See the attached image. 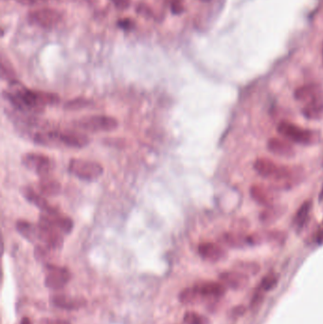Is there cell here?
<instances>
[{
	"label": "cell",
	"mask_w": 323,
	"mask_h": 324,
	"mask_svg": "<svg viewBox=\"0 0 323 324\" xmlns=\"http://www.w3.org/2000/svg\"><path fill=\"white\" fill-rule=\"evenodd\" d=\"M22 195L24 196L25 198L28 201L31 203L32 205L36 206L37 208H40L43 213H56L58 212L57 208L50 206L49 202L47 201L46 197L42 196L40 193H36L33 189H31L30 187H25L22 190Z\"/></svg>",
	"instance_id": "17"
},
{
	"label": "cell",
	"mask_w": 323,
	"mask_h": 324,
	"mask_svg": "<svg viewBox=\"0 0 323 324\" xmlns=\"http://www.w3.org/2000/svg\"><path fill=\"white\" fill-rule=\"evenodd\" d=\"M183 321L185 324H211L207 317L193 311L185 313Z\"/></svg>",
	"instance_id": "30"
},
{
	"label": "cell",
	"mask_w": 323,
	"mask_h": 324,
	"mask_svg": "<svg viewBox=\"0 0 323 324\" xmlns=\"http://www.w3.org/2000/svg\"><path fill=\"white\" fill-rule=\"evenodd\" d=\"M319 200H320V201L323 200V185L322 188H321V190H320V193H319Z\"/></svg>",
	"instance_id": "42"
},
{
	"label": "cell",
	"mask_w": 323,
	"mask_h": 324,
	"mask_svg": "<svg viewBox=\"0 0 323 324\" xmlns=\"http://www.w3.org/2000/svg\"><path fill=\"white\" fill-rule=\"evenodd\" d=\"M86 1H88L89 3H94V2H96L97 0H86Z\"/></svg>",
	"instance_id": "43"
},
{
	"label": "cell",
	"mask_w": 323,
	"mask_h": 324,
	"mask_svg": "<svg viewBox=\"0 0 323 324\" xmlns=\"http://www.w3.org/2000/svg\"><path fill=\"white\" fill-rule=\"evenodd\" d=\"M39 193L44 196H58L61 192V184L54 178L45 177L41 178L38 185Z\"/></svg>",
	"instance_id": "21"
},
{
	"label": "cell",
	"mask_w": 323,
	"mask_h": 324,
	"mask_svg": "<svg viewBox=\"0 0 323 324\" xmlns=\"http://www.w3.org/2000/svg\"><path fill=\"white\" fill-rule=\"evenodd\" d=\"M250 196L257 204L262 207H269L277 204L279 199L278 192L271 186L255 184L250 188Z\"/></svg>",
	"instance_id": "9"
},
{
	"label": "cell",
	"mask_w": 323,
	"mask_h": 324,
	"mask_svg": "<svg viewBox=\"0 0 323 324\" xmlns=\"http://www.w3.org/2000/svg\"><path fill=\"white\" fill-rule=\"evenodd\" d=\"M178 298H179L180 302L183 303V304H186V306L195 304V303H198V302H200L203 300L201 296L195 290V288L194 287L185 288L184 290L180 292Z\"/></svg>",
	"instance_id": "25"
},
{
	"label": "cell",
	"mask_w": 323,
	"mask_h": 324,
	"mask_svg": "<svg viewBox=\"0 0 323 324\" xmlns=\"http://www.w3.org/2000/svg\"><path fill=\"white\" fill-rule=\"evenodd\" d=\"M29 22L43 29H51L59 24L62 20V13L54 9L41 8L28 13Z\"/></svg>",
	"instance_id": "6"
},
{
	"label": "cell",
	"mask_w": 323,
	"mask_h": 324,
	"mask_svg": "<svg viewBox=\"0 0 323 324\" xmlns=\"http://www.w3.org/2000/svg\"><path fill=\"white\" fill-rule=\"evenodd\" d=\"M22 164L30 170L36 171L41 178L49 177L52 169V161L43 154H26L22 157Z\"/></svg>",
	"instance_id": "8"
},
{
	"label": "cell",
	"mask_w": 323,
	"mask_h": 324,
	"mask_svg": "<svg viewBox=\"0 0 323 324\" xmlns=\"http://www.w3.org/2000/svg\"><path fill=\"white\" fill-rule=\"evenodd\" d=\"M50 303L56 308L73 311L86 307L87 300L80 296L73 297L66 294H55L50 297Z\"/></svg>",
	"instance_id": "12"
},
{
	"label": "cell",
	"mask_w": 323,
	"mask_h": 324,
	"mask_svg": "<svg viewBox=\"0 0 323 324\" xmlns=\"http://www.w3.org/2000/svg\"><path fill=\"white\" fill-rule=\"evenodd\" d=\"M284 212H286V208L283 206L275 204V205L263 208L260 213L259 219L263 224H271L280 218L282 214H284Z\"/></svg>",
	"instance_id": "23"
},
{
	"label": "cell",
	"mask_w": 323,
	"mask_h": 324,
	"mask_svg": "<svg viewBox=\"0 0 323 324\" xmlns=\"http://www.w3.org/2000/svg\"><path fill=\"white\" fill-rule=\"evenodd\" d=\"M219 280L226 288L235 291L244 290L250 284L249 275L240 270L224 271L219 275Z\"/></svg>",
	"instance_id": "11"
},
{
	"label": "cell",
	"mask_w": 323,
	"mask_h": 324,
	"mask_svg": "<svg viewBox=\"0 0 323 324\" xmlns=\"http://www.w3.org/2000/svg\"><path fill=\"white\" fill-rule=\"evenodd\" d=\"M16 230L25 239L29 240L30 242L39 240L38 225H33L28 221L19 220L16 223Z\"/></svg>",
	"instance_id": "24"
},
{
	"label": "cell",
	"mask_w": 323,
	"mask_h": 324,
	"mask_svg": "<svg viewBox=\"0 0 323 324\" xmlns=\"http://www.w3.org/2000/svg\"><path fill=\"white\" fill-rule=\"evenodd\" d=\"M119 123L115 118L104 115L86 117L75 122L76 127L91 132L111 131L116 129Z\"/></svg>",
	"instance_id": "5"
},
{
	"label": "cell",
	"mask_w": 323,
	"mask_h": 324,
	"mask_svg": "<svg viewBox=\"0 0 323 324\" xmlns=\"http://www.w3.org/2000/svg\"><path fill=\"white\" fill-rule=\"evenodd\" d=\"M278 282H279V276L276 273H269L262 278V281H260L256 289L265 294L269 291L273 290L277 287Z\"/></svg>",
	"instance_id": "26"
},
{
	"label": "cell",
	"mask_w": 323,
	"mask_h": 324,
	"mask_svg": "<svg viewBox=\"0 0 323 324\" xmlns=\"http://www.w3.org/2000/svg\"><path fill=\"white\" fill-rule=\"evenodd\" d=\"M20 5L23 6H36L48 2L49 0H15Z\"/></svg>",
	"instance_id": "37"
},
{
	"label": "cell",
	"mask_w": 323,
	"mask_h": 324,
	"mask_svg": "<svg viewBox=\"0 0 323 324\" xmlns=\"http://www.w3.org/2000/svg\"><path fill=\"white\" fill-rule=\"evenodd\" d=\"M171 11L176 15H180L185 11L183 0H169Z\"/></svg>",
	"instance_id": "33"
},
{
	"label": "cell",
	"mask_w": 323,
	"mask_h": 324,
	"mask_svg": "<svg viewBox=\"0 0 323 324\" xmlns=\"http://www.w3.org/2000/svg\"><path fill=\"white\" fill-rule=\"evenodd\" d=\"M321 55H322V60H323V43H322V48H321Z\"/></svg>",
	"instance_id": "45"
},
{
	"label": "cell",
	"mask_w": 323,
	"mask_h": 324,
	"mask_svg": "<svg viewBox=\"0 0 323 324\" xmlns=\"http://www.w3.org/2000/svg\"><path fill=\"white\" fill-rule=\"evenodd\" d=\"M1 77L2 79L7 80L9 82L15 81V71L12 68V66L9 60L4 58V56L1 57Z\"/></svg>",
	"instance_id": "29"
},
{
	"label": "cell",
	"mask_w": 323,
	"mask_h": 324,
	"mask_svg": "<svg viewBox=\"0 0 323 324\" xmlns=\"http://www.w3.org/2000/svg\"><path fill=\"white\" fill-rule=\"evenodd\" d=\"M316 242L318 245H323V226L317 232Z\"/></svg>",
	"instance_id": "40"
},
{
	"label": "cell",
	"mask_w": 323,
	"mask_h": 324,
	"mask_svg": "<svg viewBox=\"0 0 323 324\" xmlns=\"http://www.w3.org/2000/svg\"><path fill=\"white\" fill-rule=\"evenodd\" d=\"M221 241L223 244L232 247V249H243L249 244V235L244 234L243 232L234 231L231 233H226L222 236Z\"/></svg>",
	"instance_id": "19"
},
{
	"label": "cell",
	"mask_w": 323,
	"mask_h": 324,
	"mask_svg": "<svg viewBox=\"0 0 323 324\" xmlns=\"http://www.w3.org/2000/svg\"><path fill=\"white\" fill-rule=\"evenodd\" d=\"M235 268L237 269V270H240L248 275H250V274L256 275L261 269L258 263H253V262H239L235 265Z\"/></svg>",
	"instance_id": "31"
},
{
	"label": "cell",
	"mask_w": 323,
	"mask_h": 324,
	"mask_svg": "<svg viewBox=\"0 0 323 324\" xmlns=\"http://www.w3.org/2000/svg\"><path fill=\"white\" fill-rule=\"evenodd\" d=\"M253 167L260 177L265 178L271 182L279 175L281 165L276 163L271 159L261 158L255 160Z\"/></svg>",
	"instance_id": "15"
},
{
	"label": "cell",
	"mask_w": 323,
	"mask_h": 324,
	"mask_svg": "<svg viewBox=\"0 0 323 324\" xmlns=\"http://www.w3.org/2000/svg\"><path fill=\"white\" fill-rule=\"evenodd\" d=\"M59 142L65 146L84 148L89 143V139L79 132H59Z\"/></svg>",
	"instance_id": "18"
},
{
	"label": "cell",
	"mask_w": 323,
	"mask_h": 324,
	"mask_svg": "<svg viewBox=\"0 0 323 324\" xmlns=\"http://www.w3.org/2000/svg\"><path fill=\"white\" fill-rule=\"evenodd\" d=\"M312 211V202L305 201V203L301 204V206L299 207V209L297 211V213L295 214L294 218H293L292 225L297 231L302 230V227L305 226V224L307 223V221L310 217Z\"/></svg>",
	"instance_id": "22"
},
{
	"label": "cell",
	"mask_w": 323,
	"mask_h": 324,
	"mask_svg": "<svg viewBox=\"0 0 323 324\" xmlns=\"http://www.w3.org/2000/svg\"><path fill=\"white\" fill-rule=\"evenodd\" d=\"M20 324H32V322H31V319L28 318V317H24V318H22V319H21Z\"/></svg>",
	"instance_id": "41"
},
{
	"label": "cell",
	"mask_w": 323,
	"mask_h": 324,
	"mask_svg": "<svg viewBox=\"0 0 323 324\" xmlns=\"http://www.w3.org/2000/svg\"><path fill=\"white\" fill-rule=\"evenodd\" d=\"M198 253L202 259L211 263L219 262L226 257L225 249L213 242H205L198 245Z\"/></svg>",
	"instance_id": "14"
},
{
	"label": "cell",
	"mask_w": 323,
	"mask_h": 324,
	"mask_svg": "<svg viewBox=\"0 0 323 324\" xmlns=\"http://www.w3.org/2000/svg\"><path fill=\"white\" fill-rule=\"evenodd\" d=\"M112 2L119 10H126L131 5V0H112Z\"/></svg>",
	"instance_id": "39"
},
{
	"label": "cell",
	"mask_w": 323,
	"mask_h": 324,
	"mask_svg": "<svg viewBox=\"0 0 323 324\" xmlns=\"http://www.w3.org/2000/svg\"><path fill=\"white\" fill-rule=\"evenodd\" d=\"M91 104V100L84 98V97H79V98H75L73 100L68 101L67 104L64 105V108L70 111L80 110L82 108H86V107L90 106Z\"/></svg>",
	"instance_id": "28"
},
{
	"label": "cell",
	"mask_w": 323,
	"mask_h": 324,
	"mask_svg": "<svg viewBox=\"0 0 323 324\" xmlns=\"http://www.w3.org/2000/svg\"><path fill=\"white\" fill-rule=\"evenodd\" d=\"M39 324H71L69 321L65 319H57V318H42Z\"/></svg>",
	"instance_id": "38"
},
{
	"label": "cell",
	"mask_w": 323,
	"mask_h": 324,
	"mask_svg": "<svg viewBox=\"0 0 323 324\" xmlns=\"http://www.w3.org/2000/svg\"><path fill=\"white\" fill-rule=\"evenodd\" d=\"M136 11L138 12L140 15L144 16L146 18H149V17H152L153 16V11L151 7L147 5L145 3H140L138 7L136 8Z\"/></svg>",
	"instance_id": "36"
},
{
	"label": "cell",
	"mask_w": 323,
	"mask_h": 324,
	"mask_svg": "<svg viewBox=\"0 0 323 324\" xmlns=\"http://www.w3.org/2000/svg\"><path fill=\"white\" fill-rule=\"evenodd\" d=\"M200 1H202V2H210L211 0H200Z\"/></svg>",
	"instance_id": "44"
},
{
	"label": "cell",
	"mask_w": 323,
	"mask_h": 324,
	"mask_svg": "<svg viewBox=\"0 0 323 324\" xmlns=\"http://www.w3.org/2000/svg\"><path fill=\"white\" fill-rule=\"evenodd\" d=\"M68 171L76 178L93 181L104 174V168L101 164L86 159H74L70 160Z\"/></svg>",
	"instance_id": "3"
},
{
	"label": "cell",
	"mask_w": 323,
	"mask_h": 324,
	"mask_svg": "<svg viewBox=\"0 0 323 324\" xmlns=\"http://www.w3.org/2000/svg\"><path fill=\"white\" fill-rule=\"evenodd\" d=\"M36 93L37 101L40 104L41 107H45L48 105H55V104H59L60 102V97L55 94V93H50V92L37 91Z\"/></svg>",
	"instance_id": "27"
},
{
	"label": "cell",
	"mask_w": 323,
	"mask_h": 324,
	"mask_svg": "<svg viewBox=\"0 0 323 324\" xmlns=\"http://www.w3.org/2000/svg\"><path fill=\"white\" fill-rule=\"evenodd\" d=\"M278 132L282 138L300 145H314L320 141L318 131L303 128L290 122H281L278 125Z\"/></svg>",
	"instance_id": "1"
},
{
	"label": "cell",
	"mask_w": 323,
	"mask_h": 324,
	"mask_svg": "<svg viewBox=\"0 0 323 324\" xmlns=\"http://www.w3.org/2000/svg\"><path fill=\"white\" fill-rule=\"evenodd\" d=\"M194 288L201 296L202 299L218 300L226 292V287L221 281H201L196 282Z\"/></svg>",
	"instance_id": "10"
},
{
	"label": "cell",
	"mask_w": 323,
	"mask_h": 324,
	"mask_svg": "<svg viewBox=\"0 0 323 324\" xmlns=\"http://www.w3.org/2000/svg\"><path fill=\"white\" fill-rule=\"evenodd\" d=\"M52 251L53 250H51L48 245H44V244L43 245H38L34 249V256H35L37 261L47 263L50 258Z\"/></svg>",
	"instance_id": "32"
},
{
	"label": "cell",
	"mask_w": 323,
	"mask_h": 324,
	"mask_svg": "<svg viewBox=\"0 0 323 324\" xmlns=\"http://www.w3.org/2000/svg\"><path fill=\"white\" fill-rule=\"evenodd\" d=\"M47 269L49 273L45 278V287L49 289L60 290L65 288L71 279L70 272L65 268L47 263Z\"/></svg>",
	"instance_id": "7"
},
{
	"label": "cell",
	"mask_w": 323,
	"mask_h": 324,
	"mask_svg": "<svg viewBox=\"0 0 323 324\" xmlns=\"http://www.w3.org/2000/svg\"><path fill=\"white\" fill-rule=\"evenodd\" d=\"M118 26L123 31H133L136 28V23L133 19L126 17V18L120 19L118 21Z\"/></svg>",
	"instance_id": "34"
},
{
	"label": "cell",
	"mask_w": 323,
	"mask_h": 324,
	"mask_svg": "<svg viewBox=\"0 0 323 324\" xmlns=\"http://www.w3.org/2000/svg\"><path fill=\"white\" fill-rule=\"evenodd\" d=\"M305 169L300 166L281 165L279 175L272 180L271 187L274 190H291L295 186L299 185L305 179Z\"/></svg>",
	"instance_id": "2"
},
{
	"label": "cell",
	"mask_w": 323,
	"mask_h": 324,
	"mask_svg": "<svg viewBox=\"0 0 323 324\" xmlns=\"http://www.w3.org/2000/svg\"><path fill=\"white\" fill-rule=\"evenodd\" d=\"M294 97L300 103L314 102L318 99L323 98V88L316 84H308L305 86H299L294 93Z\"/></svg>",
	"instance_id": "16"
},
{
	"label": "cell",
	"mask_w": 323,
	"mask_h": 324,
	"mask_svg": "<svg viewBox=\"0 0 323 324\" xmlns=\"http://www.w3.org/2000/svg\"><path fill=\"white\" fill-rule=\"evenodd\" d=\"M38 228H39V240L43 243L44 245H48L53 251L61 250L64 245L63 233L59 230H57L55 226H52L42 215L39 218Z\"/></svg>",
	"instance_id": "4"
},
{
	"label": "cell",
	"mask_w": 323,
	"mask_h": 324,
	"mask_svg": "<svg viewBox=\"0 0 323 324\" xmlns=\"http://www.w3.org/2000/svg\"><path fill=\"white\" fill-rule=\"evenodd\" d=\"M301 114L309 121H319L323 119V98L305 104Z\"/></svg>",
	"instance_id": "20"
},
{
	"label": "cell",
	"mask_w": 323,
	"mask_h": 324,
	"mask_svg": "<svg viewBox=\"0 0 323 324\" xmlns=\"http://www.w3.org/2000/svg\"><path fill=\"white\" fill-rule=\"evenodd\" d=\"M263 297H264V293H262L256 289L253 294L252 299L250 300V308L255 309L258 306H261V303H262V300H263Z\"/></svg>",
	"instance_id": "35"
},
{
	"label": "cell",
	"mask_w": 323,
	"mask_h": 324,
	"mask_svg": "<svg viewBox=\"0 0 323 324\" xmlns=\"http://www.w3.org/2000/svg\"><path fill=\"white\" fill-rule=\"evenodd\" d=\"M269 152L280 158L290 159L296 155V150L291 141L282 138H271L268 141Z\"/></svg>",
	"instance_id": "13"
}]
</instances>
